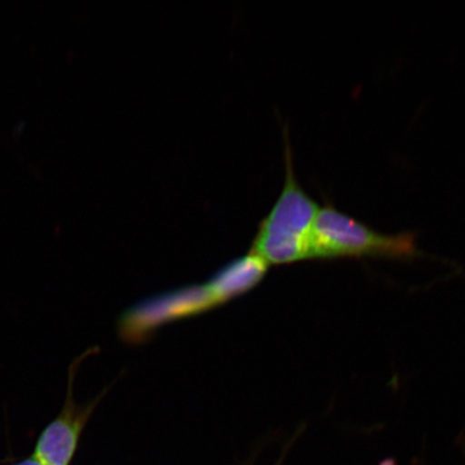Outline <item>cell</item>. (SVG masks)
Listing matches in <instances>:
<instances>
[{
  "label": "cell",
  "instance_id": "obj_1",
  "mask_svg": "<svg viewBox=\"0 0 465 465\" xmlns=\"http://www.w3.org/2000/svg\"><path fill=\"white\" fill-rule=\"evenodd\" d=\"M286 178L274 206L261 221L250 253L269 266L311 260L312 238L320 207L295 176L286 131Z\"/></svg>",
  "mask_w": 465,
  "mask_h": 465
},
{
  "label": "cell",
  "instance_id": "obj_5",
  "mask_svg": "<svg viewBox=\"0 0 465 465\" xmlns=\"http://www.w3.org/2000/svg\"><path fill=\"white\" fill-rule=\"evenodd\" d=\"M269 265L257 255L248 252L224 265L209 281L221 305L246 294L263 281Z\"/></svg>",
  "mask_w": 465,
  "mask_h": 465
},
{
  "label": "cell",
  "instance_id": "obj_3",
  "mask_svg": "<svg viewBox=\"0 0 465 465\" xmlns=\"http://www.w3.org/2000/svg\"><path fill=\"white\" fill-rule=\"evenodd\" d=\"M221 306L209 283L195 284L154 295L130 308L120 318V336L129 342L147 341L163 324Z\"/></svg>",
  "mask_w": 465,
  "mask_h": 465
},
{
  "label": "cell",
  "instance_id": "obj_2",
  "mask_svg": "<svg viewBox=\"0 0 465 465\" xmlns=\"http://www.w3.org/2000/svg\"><path fill=\"white\" fill-rule=\"evenodd\" d=\"M415 232L385 234L351 218L324 200L313 225L311 260L388 259L420 257Z\"/></svg>",
  "mask_w": 465,
  "mask_h": 465
},
{
  "label": "cell",
  "instance_id": "obj_4",
  "mask_svg": "<svg viewBox=\"0 0 465 465\" xmlns=\"http://www.w3.org/2000/svg\"><path fill=\"white\" fill-rule=\"evenodd\" d=\"M98 351V348L81 354L74 360L68 371V383L66 398L60 414L52 420L40 434L36 447H35L32 458L43 465H69L77 450L79 439L93 411L109 391V387L104 389L96 398L90 402L79 404L74 397V382L77 376L79 366L84 360Z\"/></svg>",
  "mask_w": 465,
  "mask_h": 465
},
{
  "label": "cell",
  "instance_id": "obj_6",
  "mask_svg": "<svg viewBox=\"0 0 465 465\" xmlns=\"http://www.w3.org/2000/svg\"><path fill=\"white\" fill-rule=\"evenodd\" d=\"M15 465H43L38 463L37 461H35L33 458L27 459V460L22 461L20 463L15 464Z\"/></svg>",
  "mask_w": 465,
  "mask_h": 465
}]
</instances>
